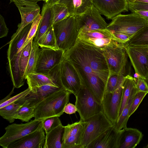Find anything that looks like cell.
<instances>
[{
  "label": "cell",
  "instance_id": "cell-1",
  "mask_svg": "<svg viewBox=\"0 0 148 148\" xmlns=\"http://www.w3.org/2000/svg\"><path fill=\"white\" fill-rule=\"evenodd\" d=\"M102 48L77 38L75 45L65 51L63 58L75 69L82 85L101 104L110 77L109 67Z\"/></svg>",
  "mask_w": 148,
  "mask_h": 148
},
{
  "label": "cell",
  "instance_id": "cell-2",
  "mask_svg": "<svg viewBox=\"0 0 148 148\" xmlns=\"http://www.w3.org/2000/svg\"><path fill=\"white\" fill-rule=\"evenodd\" d=\"M72 94L65 89L56 92L35 106L34 119L42 121L53 116L60 117L63 114L64 108L68 103Z\"/></svg>",
  "mask_w": 148,
  "mask_h": 148
},
{
  "label": "cell",
  "instance_id": "cell-3",
  "mask_svg": "<svg viewBox=\"0 0 148 148\" xmlns=\"http://www.w3.org/2000/svg\"><path fill=\"white\" fill-rule=\"evenodd\" d=\"M147 25L148 21L136 13L120 14L112 18L107 29L112 33L123 34L130 38Z\"/></svg>",
  "mask_w": 148,
  "mask_h": 148
},
{
  "label": "cell",
  "instance_id": "cell-4",
  "mask_svg": "<svg viewBox=\"0 0 148 148\" xmlns=\"http://www.w3.org/2000/svg\"><path fill=\"white\" fill-rule=\"evenodd\" d=\"M53 26L60 49L65 52L75 45L79 34L75 16L70 15Z\"/></svg>",
  "mask_w": 148,
  "mask_h": 148
},
{
  "label": "cell",
  "instance_id": "cell-5",
  "mask_svg": "<svg viewBox=\"0 0 148 148\" xmlns=\"http://www.w3.org/2000/svg\"><path fill=\"white\" fill-rule=\"evenodd\" d=\"M125 45L113 40L102 48L109 67L110 76L115 74L124 76L128 56Z\"/></svg>",
  "mask_w": 148,
  "mask_h": 148
},
{
  "label": "cell",
  "instance_id": "cell-6",
  "mask_svg": "<svg viewBox=\"0 0 148 148\" xmlns=\"http://www.w3.org/2000/svg\"><path fill=\"white\" fill-rule=\"evenodd\" d=\"M82 120L84 123L81 142L82 148H86L91 142L113 125L103 112Z\"/></svg>",
  "mask_w": 148,
  "mask_h": 148
},
{
  "label": "cell",
  "instance_id": "cell-7",
  "mask_svg": "<svg viewBox=\"0 0 148 148\" xmlns=\"http://www.w3.org/2000/svg\"><path fill=\"white\" fill-rule=\"evenodd\" d=\"M43 126L42 121L34 119L25 123H13L5 128V133L0 138V145L8 148L13 142L34 132Z\"/></svg>",
  "mask_w": 148,
  "mask_h": 148
},
{
  "label": "cell",
  "instance_id": "cell-8",
  "mask_svg": "<svg viewBox=\"0 0 148 148\" xmlns=\"http://www.w3.org/2000/svg\"><path fill=\"white\" fill-rule=\"evenodd\" d=\"M75 96V105L80 119L83 120L103 112L102 104L99 103L90 92L82 85Z\"/></svg>",
  "mask_w": 148,
  "mask_h": 148
},
{
  "label": "cell",
  "instance_id": "cell-9",
  "mask_svg": "<svg viewBox=\"0 0 148 148\" xmlns=\"http://www.w3.org/2000/svg\"><path fill=\"white\" fill-rule=\"evenodd\" d=\"M79 32L107 28L108 24L93 5L83 13L75 16Z\"/></svg>",
  "mask_w": 148,
  "mask_h": 148
},
{
  "label": "cell",
  "instance_id": "cell-10",
  "mask_svg": "<svg viewBox=\"0 0 148 148\" xmlns=\"http://www.w3.org/2000/svg\"><path fill=\"white\" fill-rule=\"evenodd\" d=\"M125 48L135 73L143 79L148 77V46H130Z\"/></svg>",
  "mask_w": 148,
  "mask_h": 148
},
{
  "label": "cell",
  "instance_id": "cell-11",
  "mask_svg": "<svg viewBox=\"0 0 148 148\" xmlns=\"http://www.w3.org/2000/svg\"><path fill=\"white\" fill-rule=\"evenodd\" d=\"M64 52L61 49L54 50L42 48L40 49L36 69V73H48L56 66L60 64Z\"/></svg>",
  "mask_w": 148,
  "mask_h": 148
},
{
  "label": "cell",
  "instance_id": "cell-12",
  "mask_svg": "<svg viewBox=\"0 0 148 148\" xmlns=\"http://www.w3.org/2000/svg\"><path fill=\"white\" fill-rule=\"evenodd\" d=\"M61 63L55 67L48 73H35L28 74L26 79L28 87L32 88L44 85H50L65 89L61 79Z\"/></svg>",
  "mask_w": 148,
  "mask_h": 148
},
{
  "label": "cell",
  "instance_id": "cell-13",
  "mask_svg": "<svg viewBox=\"0 0 148 148\" xmlns=\"http://www.w3.org/2000/svg\"><path fill=\"white\" fill-rule=\"evenodd\" d=\"M122 90V84L114 92H106L101 103L103 113L114 125L118 118Z\"/></svg>",
  "mask_w": 148,
  "mask_h": 148
},
{
  "label": "cell",
  "instance_id": "cell-14",
  "mask_svg": "<svg viewBox=\"0 0 148 148\" xmlns=\"http://www.w3.org/2000/svg\"><path fill=\"white\" fill-rule=\"evenodd\" d=\"M13 3L18 8L20 12L21 22L17 26L16 32L11 37V42L26 26L32 23L37 16L40 14V7L36 3L30 2L19 0L14 1Z\"/></svg>",
  "mask_w": 148,
  "mask_h": 148
},
{
  "label": "cell",
  "instance_id": "cell-15",
  "mask_svg": "<svg viewBox=\"0 0 148 148\" xmlns=\"http://www.w3.org/2000/svg\"><path fill=\"white\" fill-rule=\"evenodd\" d=\"M84 129L83 121L64 126L62 139V148H82L81 142Z\"/></svg>",
  "mask_w": 148,
  "mask_h": 148
},
{
  "label": "cell",
  "instance_id": "cell-16",
  "mask_svg": "<svg viewBox=\"0 0 148 148\" xmlns=\"http://www.w3.org/2000/svg\"><path fill=\"white\" fill-rule=\"evenodd\" d=\"M61 77L65 89L75 96L81 86V80L73 66L64 58L61 63Z\"/></svg>",
  "mask_w": 148,
  "mask_h": 148
},
{
  "label": "cell",
  "instance_id": "cell-17",
  "mask_svg": "<svg viewBox=\"0 0 148 148\" xmlns=\"http://www.w3.org/2000/svg\"><path fill=\"white\" fill-rule=\"evenodd\" d=\"M94 6L108 19L128 11L127 0H92Z\"/></svg>",
  "mask_w": 148,
  "mask_h": 148
},
{
  "label": "cell",
  "instance_id": "cell-18",
  "mask_svg": "<svg viewBox=\"0 0 148 148\" xmlns=\"http://www.w3.org/2000/svg\"><path fill=\"white\" fill-rule=\"evenodd\" d=\"M112 32L107 29L79 32L78 38L95 46L102 48L113 40Z\"/></svg>",
  "mask_w": 148,
  "mask_h": 148
},
{
  "label": "cell",
  "instance_id": "cell-19",
  "mask_svg": "<svg viewBox=\"0 0 148 148\" xmlns=\"http://www.w3.org/2000/svg\"><path fill=\"white\" fill-rule=\"evenodd\" d=\"M121 131L113 125L91 142L86 148H119Z\"/></svg>",
  "mask_w": 148,
  "mask_h": 148
},
{
  "label": "cell",
  "instance_id": "cell-20",
  "mask_svg": "<svg viewBox=\"0 0 148 148\" xmlns=\"http://www.w3.org/2000/svg\"><path fill=\"white\" fill-rule=\"evenodd\" d=\"M43 126L11 143L8 148H42L45 136Z\"/></svg>",
  "mask_w": 148,
  "mask_h": 148
},
{
  "label": "cell",
  "instance_id": "cell-21",
  "mask_svg": "<svg viewBox=\"0 0 148 148\" xmlns=\"http://www.w3.org/2000/svg\"><path fill=\"white\" fill-rule=\"evenodd\" d=\"M62 89L64 88L50 85L34 87L31 88L30 92L27 95L16 103L22 105L27 102L35 106L47 96Z\"/></svg>",
  "mask_w": 148,
  "mask_h": 148
},
{
  "label": "cell",
  "instance_id": "cell-22",
  "mask_svg": "<svg viewBox=\"0 0 148 148\" xmlns=\"http://www.w3.org/2000/svg\"><path fill=\"white\" fill-rule=\"evenodd\" d=\"M143 136L137 129L124 128L121 130L119 148H134L139 144Z\"/></svg>",
  "mask_w": 148,
  "mask_h": 148
},
{
  "label": "cell",
  "instance_id": "cell-23",
  "mask_svg": "<svg viewBox=\"0 0 148 148\" xmlns=\"http://www.w3.org/2000/svg\"><path fill=\"white\" fill-rule=\"evenodd\" d=\"M41 18L33 40L37 42L40 38L53 25V14L52 6L45 3L43 4L41 14Z\"/></svg>",
  "mask_w": 148,
  "mask_h": 148
},
{
  "label": "cell",
  "instance_id": "cell-24",
  "mask_svg": "<svg viewBox=\"0 0 148 148\" xmlns=\"http://www.w3.org/2000/svg\"><path fill=\"white\" fill-rule=\"evenodd\" d=\"M32 23L26 26L10 43L7 51L8 61H10L20 50L25 42L30 29Z\"/></svg>",
  "mask_w": 148,
  "mask_h": 148
},
{
  "label": "cell",
  "instance_id": "cell-25",
  "mask_svg": "<svg viewBox=\"0 0 148 148\" xmlns=\"http://www.w3.org/2000/svg\"><path fill=\"white\" fill-rule=\"evenodd\" d=\"M64 126L61 124L46 134L43 148H62Z\"/></svg>",
  "mask_w": 148,
  "mask_h": 148
},
{
  "label": "cell",
  "instance_id": "cell-26",
  "mask_svg": "<svg viewBox=\"0 0 148 148\" xmlns=\"http://www.w3.org/2000/svg\"><path fill=\"white\" fill-rule=\"evenodd\" d=\"M58 3L65 5L72 16L83 13L93 5L92 0H60Z\"/></svg>",
  "mask_w": 148,
  "mask_h": 148
},
{
  "label": "cell",
  "instance_id": "cell-27",
  "mask_svg": "<svg viewBox=\"0 0 148 148\" xmlns=\"http://www.w3.org/2000/svg\"><path fill=\"white\" fill-rule=\"evenodd\" d=\"M136 80L137 79L128 75L125 77L122 84V100L118 118L129 100L133 90L136 87Z\"/></svg>",
  "mask_w": 148,
  "mask_h": 148
},
{
  "label": "cell",
  "instance_id": "cell-28",
  "mask_svg": "<svg viewBox=\"0 0 148 148\" xmlns=\"http://www.w3.org/2000/svg\"><path fill=\"white\" fill-rule=\"evenodd\" d=\"M37 43L41 48L60 49L58 46L53 25L40 38Z\"/></svg>",
  "mask_w": 148,
  "mask_h": 148
},
{
  "label": "cell",
  "instance_id": "cell-29",
  "mask_svg": "<svg viewBox=\"0 0 148 148\" xmlns=\"http://www.w3.org/2000/svg\"><path fill=\"white\" fill-rule=\"evenodd\" d=\"M137 91L136 87L133 90L129 100L123 110L116 123L114 125L118 130H120L127 127V123L129 118L128 116V114L130 105L134 95Z\"/></svg>",
  "mask_w": 148,
  "mask_h": 148
},
{
  "label": "cell",
  "instance_id": "cell-30",
  "mask_svg": "<svg viewBox=\"0 0 148 148\" xmlns=\"http://www.w3.org/2000/svg\"><path fill=\"white\" fill-rule=\"evenodd\" d=\"M37 42L33 41L31 52L28 64L24 75V79L30 73H36V69L40 49Z\"/></svg>",
  "mask_w": 148,
  "mask_h": 148
},
{
  "label": "cell",
  "instance_id": "cell-31",
  "mask_svg": "<svg viewBox=\"0 0 148 148\" xmlns=\"http://www.w3.org/2000/svg\"><path fill=\"white\" fill-rule=\"evenodd\" d=\"M126 44L130 46H148V25L130 38Z\"/></svg>",
  "mask_w": 148,
  "mask_h": 148
},
{
  "label": "cell",
  "instance_id": "cell-32",
  "mask_svg": "<svg viewBox=\"0 0 148 148\" xmlns=\"http://www.w3.org/2000/svg\"><path fill=\"white\" fill-rule=\"evenodd\" d=\"M35 106L29 103L25 102L18 110L15 117L23 122H27L31 119L34 117Z\"/></svg>",
  "mask_w": 148,
  "mask_h": 148
},
{
  "label": "cell",
  "instance_id": "cell-33",
  "mask_svg": "<svg viewBox=\"0 0 148 148\" xmlns=\"http://www.w3.org/2000/svg\"><path fill=\"white\" fill-rule=\"evenodd\" d=\"M21 104L14 103L0 108V115L10 123L13 122L15 115Z\"/></svg>",
  "mask_w": 148,
  "mask_h": 148
},
{
  "label": "cell",
  "instance_id": "cell-34",
  "mask_svg": "<svg viewBox=\"0 0 148 148\" xmlns=\"http://www.w3.org/2000/svg\"><path fill=\"white\" fill-rule=\"evenodd\" d=\"M53 14V25L68 17L70 15L66 6L58 3L52 6Z\"/></svg>",
  "mask_w": 148,
  "mask_h": 148
},
{
  "label": "cell",
  "instance_id": "cell-35",
  "mask_svg": "<svg viewBox=\"0 0 148 148\" xmlns=\"http://www.w3.org/2000/svg\"><path fill=\"white\" fill-rule=\"evenodd\" d=\"M31 40L22 49L19 61V66L21 77L24 80V77L28 64L32 49L33 41Z\"/></svg>",
  "mask_w": 148,
  "mask_h": 148
},
{
  "label": "cell",
  "instance_id": "cell-36",
  "mask_svg": "<svg viewBox=\"0 0 148 148\" xmlns=\"http://www.w3.org/2000/svg\"><path fill=\"white\" fill-rule=\"evenodd\" d=\"M125 77L117 74L110 76L107 82L106 92H112L117 89L122 84Z\"/></svg>",
  "mask_w": 148,
  "mask_h": 148
},
{
  "label": "cell",
  "instance_id": "cell-37",
  "mask_svg": "<svg viewBox=\"0 0 148 148\" xmlns=\"http://www.w3.org/2000/svg\"><path fill=\"white\" fill-rule=\"evenodd\" d=\"M41 17V14L40 13L33 20L25 42L20 51L27 45L31 40L34 39L35 36Z\"/></svg>",
  "mask_w": 148,
  "mask_h": 148
},
{
  "label": "cell",
  "instance_id": "cell-38",
  "mask_svg": "<svg viewBox=\"0 0 148 148\" xmlns=\"http://www.w3.org/2000/svg\"><path fill=\"white\" fill-rule=\"evenodd\" d=\"M42 122L43 127L46 134L62 124L59 117L56 116L47 118L42 121Z\"/></svg>",
  "mask_w": 148,
  "mask_h": 148
},
{
  "label": "cell",
  "instance_id": "cell-39",
  "mask_svg": "<svg viewBox=\"0 0 148 148\" xmlns=\"http://www.w3.org/2000/svg\"><path fill=\"white\" fill-rule=\"evenodd\" d=\"M148 93L137 91L134 95L130 107L128 116L130 117L136 110L143 99Z\"/></svg>",
  "mask_w": 148,
  "mask_h": 148
},
{
  "label": "cell",
  "instance_id": "cell-40",
  "mask_svg": "<svg viewBox=\"0 0 148 148\" xmlns=\"http://www.w3.org/2000/svg\"><path fill=\"white\" fill-rule=\"evenodd\" d=\"M31 88L28 87L23 92L14 96L10 97L8 99L0 103V108L11 103H16L27 95L30 92Z\"/></svg>",
  "mask_w": 148,
  "mask_h": 148
},
{
  "label": "cell",
  "instance_id": "cell-41",
  "mask_svg": "<svg viewBox=\"0 0 148 148\" xmlns=\"http://www.w3.org/2000/svg\"><path fill=\"white\" fill-rule=\"evenodd\" d=\"M127 1L128 10L131 12L135 10L148 11V3Z\"/></svg>",
  "mask_w": 148,
  "mask_h": 148
},
{
  "label": "cell",
  "instance_id": "cell-42",
  "mask_svg": "<svg viewBox=\"0 0 148 148\" xmlns=\"http://www.w3.org/2000/svg\"><path fill=\"white\" fill-rule=\"evenodd\" d=\"M113 40L119 44L125 45L130 39V37L125 34L118 33H112Z\"/></svg>",
  "mask_w": 148,
  "mask_h": 148
},
{
  "label": "cell",
  "instance_id": "cell-43",
  "mask_svg": "<svg viewBox=\"0 0 148 148\" xmlns=\"http://www.w3.org/2000/svg\"><path fill=\"white\" fill-rule=\"evenodd\" d=\"M8 29L7 27L4 18L0 14V38H2L7 36Z\"/></svg>",
  "mask_w": 148,
  "mask_h": 148
},
{
  "label": "cell",
  "instance_id": "cell-44",
  "mask_svg": "<svg viewBox=\"0 0 148 148\" xmlns=\"http://www.w3.org/2000/svg\"><path fill=\"white\" fill-rule=\"evenodd\" d=\"M136 84L138 91L144 92L148 93V87L141 77L137 79Z\"/></svg>",
  "mask_w": 148,
  "mask_h": 148
},
{
  "label": "cell",
  "instance_id": "cell-45",
  "mask_svg": "<svg viewBox=\"0 0 148 148\" xmlns=\"http://www.w3.org/2000/svg\"><path fill=\"white\" fill-rule=\"evenodd\" d=\"M64 112L67 114H71L75 113L77 112V109L75 105L69 103L65 106Z\"/></svg>",
  "mask_w": 148,
  "mask_h": 148
},
{
  "label": "cell",
  "instance_id": "cell-46",
  "mask_svg": "<svg viewBox=\"0 0 148 148\" xmlns=\"http://www.w3.org/2000/svg\"><path fill=\"white\" fill-rule=\"evenodd\" d=\"M132 13H136L144 18L148 21V11L135 10L132 11Z\"/></svg>",
  "mask_w": 148,
  "mask_h": 148
},
{
  "label": "cell",
  "instance_id": "cell-47",
  "mask_svg": "<svg viewBox=\"0 0 148 148\" xmlns=\"http://www.w3.org/2000/svg\"><path fill=\"white\" fill-rule=\"evenodd\" d=\"M60 0H45V2L48 5L52 6L54 4L58 3Z\"/></svg>",
  "mask_w": 148,
  "mask_h": 148
},
{
  "label": "cell",
  "instance_id": "cell-48",
  "mask_svg": "<svg viewBox=\"0 0 148 148\" xmlns=\"http://www.w3.org/2000/svg\"><path fill=\"white\" fill-rule=\"evenodd\" d=\"M15 0H19L22 1H24L27 2H33L37 3L38 2L40 1H45V0H10V3L13 2Z\"/></svg>",
  "mask_w": 148,
  "mask_h": 148
},
{
  "label": "cell",
  "instance_id": "cell-49",
  "mask_svg": "<svg viewBox=\"0 0 148 148\" xmlns=\"http://www.w3.org/2000/svg\"><path fill=\"white\" fill-rule=\"evenodd\" d=\"M134 78L137 79L141 77V76L137 73H135L134 75Z\"/></svg>",
  "mask_w": 148,
  "mask_h": 148
},
{
  "label": "cell",
  "instance_id": "cell-50",
  "mask_svg": "<svg viewBox=\"0 0 148 148\" xmlns=\"http://www.w3.org/2000/svg\"><path fill=\"white\" fill-rule=\"evenodd\" d=\"M130 1V0H129ZM137 1V2H144L148 3V0H134L133 1Z\"/></svg>",
  "mask_w": 148,
  "mask_h": 148
},
{
  "label": "cell",
  "instance_id": "cell-51",
  "mask_svg": "<svg viewBox=\"0 0 148 148\" xmlns=\"http://www.w3.org/2000/svg\"><path fill=\"white\" fill-rule=\"evenodd\" d=\"M148 88V77L146 79H143Z\"/></svg>",
  "mask_w": 148,
  "mask_h": 148
},
{
  "label": "cell",
  "instance_id": "cell-52",
  "mask_svg": "<svg viewBox=\"0 0 148 148\" xmlns=\"http://www.w3.org/2000/svg\"><path fill=\"white\" fill-rule=\"evenodd\" d=\"M145 147L148 148V145L146 147Z\"/></svg>",
  "mask_w": 148,
  "mask_h": 148
},
{
  "label": "cell",
  "instance_id": "cell-53",
  "mask_svg": "<svg viewBox=\"0 0 148 148\" xmlns=\"http://www.w3.org/2000/svg\"><path fill=\"white\" fill-rule=\"evenodd\" d=\"M130 1H134V0H129Z\"/></svg>",
  "mask_w": 148,
  "mask_h": 148
}]
</instances>
